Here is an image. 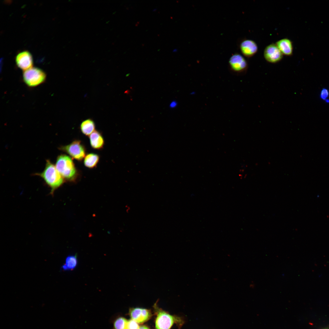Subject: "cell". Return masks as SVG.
<instances>
[{"instance_id":"1","label":"cell","mask_w":329,"mask_h":329,"mask_svg":"<svg viewBox=\"0 0 329 329\" xmlns=\"http://www.w3.org/2000/svg\"><path fill=\"white\" fill-rule=\"evenodd\" d=\"M35 175L39 176L44 180L51 189L50 193L53 195L55 191L64 182V179L57 170L55 165L49 160H47L45 167L41 172L36 173Z\"/></svg>"},{"instance_id":"2","label":"cell","mask_w":329,"mask_h":329,"mask_svg":"<svg viewBox=\"0 0 329 329\" xmlns=\"http://www.w3.org/2000/svg\"><path fill=\"white\" fill-rule=\"evenodd\" d=\"M55 167L65 180L73 181L77 178L79 172L73 159L65 154H61L57 158Z\"/></svg>"},{"instance_id":"3","label":"cell","mask_w":329,"mask_h":329,"mask_svg":"<svg viewBox=\"0 0 329 329\" xmlns=\"http://www.w3.org/2000/svg\"><path fill=\"white\" fill-rule=\"evenodd\" d=\"M23 78L24 82L27 86L30 87H34L45 82L46 75L41 69L32 67L24 71Z\"/></svg>"},{"instance_id":"4","label":"cell","mask_w":329,"mask_h":329,"mask_svg":"<svg viewBox=\"0 0 329 329\" xmlns=\"http://www.w3.org/2000/svg\"><path fill=\"white\" fill-rule=\"evenodd\" d=\"M59 149L78 161H81L86 155L85 147L79 140H76L68 144L61 146Z\"/></svg>"},{"instance_id":"5","label":"cell","mask_w":329,"mask_h":329,"mask_svg":"<svg viewBox=\"0 0 329 329\" xmlns=\"http://www.w3.org/2000/svg\"><path fill=\"white\" fill-rule=\"evenodd\" d=\"M184 322L180 318L170 315L162 310L158 311L155 325L156 329H170L175 323L180 325Z\"/></svg>"},{"instance_id":"6","label":"cell","mask_w":329,"mask_h":329,"mask_svg":"<svg viewBox=\"0 0 329 329\" xmlns=\"http://www.w3.org/2000/svg\"><path fill=\"white\" fill-rule=\"evenodd\" d=\"M229 68L233 72L237 74L246 73L248 68L247 62L240 54L235 53L230 57L228 62Z\"/></svg>"},{"instance_id":"7","label":"cell","mask_w":329,"mask_h":329,"mask_svg":"<svg viewBox=\"0 0 329 329\" xmlns=\"http://www.w3.org/2000/svg\"><path fill=\"white\" fill-rule=\"evenodd\" d=\"M283 55L276 44L272 43L267 46L264 51V56L268 62L275 64L280 61Z\"/></svg>"},{"instance_id":"8","label":"cell","mask_w":329,"mask_h":329,"mask_svg":"<svg viewBox=\"0 0 329 329\" xmlns=\"http://www.w3.org/2000/svg\"><path fill=\"white\" fill-rule=\"evenodd\" d=\"M15 62L17 66L24 71L32 67L33 65L32 55L27 51H24L18 53L16 57Z\"/></svg>"},{"instance_id":"9","label":"cell","mask_w":329,"mask_h":329,"mask_svg":"<svg viewBox=\"0 0 329 329\" xmlns=\"http://www.w3.org/2000/svg\"><path fill=\"white\" fill-rule=\"evenodd\" d=\"M239 48L242 55L248 58L253 56L258 50L256 43L253 40L248 39H243L240 42Z\"/></svg>"},{"instance_id":"10","label":"cell","mask_w":329,"mask_h":329,"mask_svg":"<svg viewBox=\"0 0 329 329\" xmlns=\"http://www.w3.org/2000/svg\"><path fill=\"white\" fill-rule=\"evenodd\" d=\"M129 315L132 319L138 324H142L147 321L151 317L150 310L143 308H136L131 309Z\"/></svg>"},{"instance_id":"11","label":"cell","mask_w":329,"mask_h":329,"mask_svg":"<svg viewBox=\"0 0 329 329\" xmlns=\"http://www.w3.org/2000/svg\"><path fill=\"white\" fill-rule=\"evenodd\" d=\"M275 44L283 55L290 56L292 55L293 46L290 39L283 38L277 41Z\"/></svg>"},{"instance_id":"12","label":"cell","mask_w":329,"mask_h":329,"mask_svg":"<svg viewBox=\"0 0 329 329\" xmlns=\"http://www.w3.org/2000/svg\"><path fill=\"white\" fill-rule=\"evenodd\" d=\"M89 139L90 146L93 149L100 150L103 148L104 141L99 131L95 130L89 136Z\"/></svg>"},{"instance_id":"13","label":"cell","mask_w":329,"mask_h":329,"mask_svg":"<svg viewBox=\"0 0 329 329\" xmlns=\"http://www.w3.org/2000/svg\"><path fill=\"white\" fill-rule=\"evenodd\" d=\"M99 159L100 156L98 154L94 153H89L84 158V164L88 168H93L97 166Z\"/></svg>"},{"instance_id":"14","label":"cell","mask_w":329,"mask_h":329,"mask_svg":"<svg viewBox=\"0 0 329 329\" xmlns=\"http://www.w3.org/2000/svg\"><path fill=\"white\" fill-rule=\"evenodd\" d=\"M95 124L94 121L88 119L83 121L81 124L80 129L83 134L86 136H89L94 131Z\"/></svg>"},{"instance_id":"15","label":"cell","mask_w":329,"mask_h":329,"mask_svg":"<svg viewBox=\"0 0 329 329\" xmlns=\"http://www.w3.org/2000/svg\"><path fill=\"white\" fill-rule=\"evenodd\" d=\"M77 264V256H70L66 259L65 264L62 266L64 270H73L75 268Z\"/></svg>"},{"instance_id":"16","label":"cell","mask_w":329,"mask_h":329,"mask_svg":"<svg viewBox=\"0 0 329 329\" xmlns=\"http://www.w3.org/2000/svg\"><path fill=\"white\" fill-rule=\"evenodd\" d=\"M128 320L122 317L116 319L114 323V329H126Z\"/></svg>"},{"instance_id":"17","label":"cell","mask_w":329,"mask_h":329,"mask_svg":"<svg viewBox=\"0 0 329 329\" xmlns=\"http://www.w3.org/2000/svg\"><path fill=\"white\" fill-rule=\"evenodd\" d=\"M139 327L138 323L131 319L128 320L126 329H138Z\"/></svg>"},{"instance_id":"18","label":"cell","mask_w":329,"mask_h":329,"mask_svg":"<svg viewBox=\"0 0 329 329\" xmlns=\"http://www.w3.org/2000/svg\"><path fill=\"white\" fill-rule=\"evenodd\" d=\"M329 92L328 90L325 88L323 89L320 92V97L323 100H326L328 97Z\"/></svg>"},{"instance_id":"19","label":"cell","mask_w":329,"mask_h":329,"mask_svg":"<svg viewBox=\"0 0 329 329\" xmlns=\"http://www.w3.org/2000/svg\"><path fill=\"white\" fill-rule=\"evenodd\" d=\"M177 104L178 103L176 101L173 100L170 103L169 107L172 109L174 108L177 107Z\"/></svg>"},{"instance_id":"20","label":"cell","mask_w":329,"mask_h":329,"mask_svg":"<svg viewBox=\"0 0 329 329\" xmlns=\"http://www.w3.org/2000/svg\"><path fill=\"white\" fill-rule=\"evenodd\" d=\"M138 329H149V328L146 326L143 325L140 327Z\"/></svg>"},{"instance_id":"21","label":"cell","mask_w":329,"mask_h":329,"mask_svg":"<svg viewBox=\"0 0 329 329\" xmlns=\"http://www.w3.org/2000/svg\"><path fill=\"white\" fill-rule=\"evenodd\" d=\"M325 100V101H326V102H327V103H329V99H326V100Z\"/></svg>"},{"instance_id":"22","label":"cell","mask_w":329,"mask_h":329,"mask_svg":"<svg viewBox=\"0 0 329 329\" xmlns=\"http://www.w3.org/2000/svg\"><path fill=\"white\" fill-rule=\"evenodd\" d=\"M328 329V328H325V329Z\"/></svg>"}]
</instances>
